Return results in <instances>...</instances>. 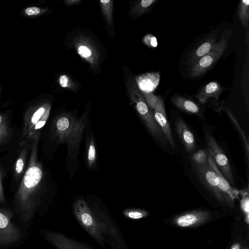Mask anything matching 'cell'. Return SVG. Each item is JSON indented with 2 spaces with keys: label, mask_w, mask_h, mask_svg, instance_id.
I'll list each match as a JSON object with an SVG mask.
<instances>
[{
  "label": "cell",
  "mask_w": 249,
  "mask_h": 249,
  "mask_svg": "<svg viewBox=\"0 0 249 249\" xmlns=\"http://www.w3.org/2000/svg\"><path fill=\"white\" fill-rule=\"evenodd\" d=\"M225 90V88L219 82L211 81L201 87L195 95L200 104H205L211 98L218 99Z\"/></svg>",
  "instance_id": "12"
},
{
  "label": "cell",
  "mask_w": 249,
  "mask_h": 249,
  "mask_svg": "<svg viewBox=\"0 0 249 249\" xmlns=\"http://www.w3.org/2000/svg\"><path fill=\"white\" fill-rule=\"evenodd\" d=\"M100 2L103 4H107L110 2L109 0H101Z\"/></svg>",
  "instance_id": "31"
},
{
  "label": "cell",
  "mask_w": 249,
  "mask_h": 249,
  "mask_svg": "<svg viewBox=\"0 0 249 249\" xmlns=\"http://www.w3.org/2000/svg\"><path fill=\"white\" fill-rule=\"evenodd\" d=\"M51 106L44 104L37 107L25 119V134L29 137L36 134L45 124L50 114Z\"/></svg>",
  "instance_id": "10"
},
{
  "label": "cell",
  "mask_w": 249,
  "mask_h": 249,
  "mask_svg": "<svg viewBox=\"0 0 249 249\" xmlns=\"http://www.w3.org/2000/svg\"><path fill=\"white\" fill-rule=\"evenodd\" d=\"M143 41L145 44L150 48H154L158 46L157 38L152 34H148L144 36Z\"/></svg>",
  "instance_id": "25"
},
{
  "label": "cell",
  "mask_w": 249,
  "mask_h": 249,
  "mask_svg": "<svg viewBox=\"0 0 249 249\" xmlns=\"http://www.w3.org/2000/svg\"></svg>",
  "instance_id": "33"
},
{
  "label": "cell",
  "mask_w": 249,
  "mask_h": 249,
  "mask_svg": "<svg viewBox=\"0 0 249 249\" xmlns=\"http://www.w3.org/2000/svg\"><path fill=\"white\" fill-rule=\"evenodd\" d=\"M231 33L227 29L220 34L213 48L187 70L189 77H200L214 67L226 52Z\"/></svg>",
  "instance_id": "3"
},
{
  "label": "cell",
  "mask_w": 249,
  "mask_h": 249,
  "mask_svg": "<svg viewBox=\"0 0 249 249\" xmlns=\"http://www.w3.org/2000/svg\"><path fill=\"white\" fill-rule=\"evenodd\" d=\"M205 140L207 150L210 154L216 165L230 185H235V182L229 161L214 137L206 132Z\"/></svg>",
  "instance_id": "7"
},
{
  "label": "cell",
  "mask_w": 249,
  "mask_h": 249,
  "mask_svg": "<svg viewBox=\"0 0 249 249\" xmlns=\"http://www.w3.org/2000/svg\"><path fill=\"white\" fill-rule=\"evenodd\" d=\"M220 32L219 27L213 28L192 46L184 61L187 71L213 48L220 35Z\"/></svg>",
  "instance_id": "6"
},
{
  "label": "cell",
  "mask_w": 249,
  "mask_h": 249,
  "mask_svg": "<svg viewBox=\"0 0 249 249\" xmlns=\"http://www.w3.org/2000/svg\"><path fill=\"white\" fill-rule=\"evenodd\" d=\"M1 174L0 172V202L3 203L4 202V193L3 191V188L1 184Z\"/></svg>",
  "instance_id": "30"
},
{
  "label": "cell",
  "mask_w": 249,
  "mask_h": 249,
  "mask_svg": "<svg viewBox=\"0 0 249 249\" xmlns=\"http://www.w3.org/2000/svg\"><path fill=\"white\" fill-rule=\"evenodd\" d=\"M124 213L126 217L133 219H140L147 215L146 212L137 209L126 210L124 211Z\"/></svg>",
  "instance_id": "23"
},
{
  "label": "cell",
  "mask_w": 249,
  "mask_h": 249,
  "mask_svg": "<svg viewBox=\"0 0 249 249\" xmlns=\"http://www.w3.org/2000/svg\"><path fill=\"white\" fill-rule=\"evenodd\" d=\"M13 217L10 209L0 208V247L15 245L21 238V231L12 221Z\"/></svg>",
  "instance_id": "5"
},
{
  "label": "cell",
  "mask_w": 249,
  "mask_h": 249,
  "mask_svg": "<svg viewBox=\"0 0 249 249\" xmlns=\"http://www.w3.org/2000/svg\"><path fill=\"white\" fill-rule=\"evenodd\" d=\"M87 121L85 116L78 120L69 114L60 115L54 121L52 129L53 135L57 142L67 144L68 158L71 159L77 158Z\"/></svg>",
  "instance_id": "2"
},
{
  "label": "cell",
  "mask_w": 249,
  "mask_h": 249,
  "mask_svg": "<svg viewBox=\"0 0 249 249\" xmlns=\"http://www.w3.org/2000/svg\"><path fill=\"white\" fill-rule=\"evenodd\" d=\"M41 9L38 7L31 6L26 8L24 10L25 14L28 16H34L40 14Z\"/></svg>",
  "instance_id": "26"
},
{
  "label": "cell",
  "mask_w": 249,
  "mask_h": 249,
  "mask_svg": "<svg viewBox=\"0 0 249 249\" xmlns=\"http://www.w3.org/2000/svg\"><path fill=\"white\" fill-rule=\"evenodd\" d=\"M24 167V160L23 158H19L16 164V171L18 174L22 173Z\"/></svg>",
  "instance_id": "28"
},
{
  "label": "cell",
  "mask_w": 249,
  "mask_h": 249,
  "mask_svg": "<svg viewBox=\"0 0 249 249\" xmlns=\"http://www.w3.org/2000/svg\"><path fill=\"white\" fill-rule=\"evenodd\" d=\"M170 101L175 107L185 112L193 114H200L201 112L198 104L181 95L178 94L173 95L171 97Z\"/></svg>",
  "instance_id": "17"
},
{
  "label": "cell",
  "mask_w": 249,
  "mask_h": 249,
  "mask_svg": "<svg viewBox=\"0 0 249 249\" xmlns=\"http://www.w3.org/2000/svg\"><path fill=\"white\" fill-rule=\"evenodd\" d=\"M132 99L135 103L137 112L149 132L157 141L165 144V138L155 119L153 110L148 106L142 93L139 89H134Z\"/></svg>",
  "instance_id": "4"
},
{
  "label": "cell",
  "mask_w": 249,
  "mask_h": 249,
  "mask_svg": "<svg viewBox=\"0 0 249 249\" xmlns=\"http://www.w3.org/2000/svg\"><path fill=\"white\" fill-rule=\"evenodd\" d=\"M194 167L199 179L218 200L230 203L232 201L221 190L216 175L208 164L203 166Z\"/></svg>",
  "instance_id": "9"
},
{
  "label": "cell",
  "mask_w": 249,
  "mask_h": 249,
  "mask_svg": "<svg viewBox=\"0 0 249 249\" xmlns=\"http://www.w3.org/2000/svg\"><path fill=\"white\" fill-rule=\"evenodd\" d=\"M42 178L41 166L34 162L26 171L15 199L16 212L22 222L31 221L39 206Z\"/></svg>",
  "instance_id": "1"
},
{
  "label": "cell",
  "mask_w": 249,
  "mask_h": 249,
  "mask_svg": "<svg viewBox=\"0 0 249 249\" xmlns=\"http://www.w3.org/2000/svg\"><path fill=\"white\" fill-rule=\"evenodd\" d=\"M78 53L82 57L84 58L89 57L91 54L90 49L84 46H81L78 48Z\"/></svg>",
  "instance_id": "27"
},
{
  "label": "cell",
  "mask_w": 249,
  "mask_h": 249,
  "mask_svg": "<svg viewBox=\"0 0 249 249\" xmlns=\"http://www.w3.org/2000/svg\"><path fill=\"white\" fill-rule=\"evenodd\" d=\"M69 79L66 75H62L59 78L60 85L63 88H66L68 85Z\"/></svg>",
  "instance_id": "29"
},
{
  "label": "cell",
  "mask_w": 249,
  "mask_h": 249,
  "mask_svg": "<svg viewBox=\"0 0 249 249\" xmlns=\"http://www.w3.org/2000/svg\"><path fill=\"white\" fill-rule=\"evenodd\" d=\"M96 151L94 140L90 139L87 148V161L88 166L91 168L95 166L96 162Z\"/></svg>",
  "instance_id": "22"
},
{
  "label": "cell",
  "mask_w": 249,
  "mask_h": 249,
  "mask_svg": "<svg viewBox=\"0 0 249 249\" xmlns=\"http://www.w3.org/2000/svg\"><path fill=\"white\" fill-rule=\"evenodd\" d=\"M231 249H239V246L238 245L234 246Z\"/></svg>",
  "instance_id": "32"
},
{
  "label": "cell",
  "mask_w": 249,
  "mask_h": 249,
  "mask_svg": "<svg viewBox=\"0 0 249 249\" xmlns=\"http://www.w3.org/2000/svg\"><path fill=\"white\" fill-rule=\"evenodd\" d=\"M74 210L75 215L80 223L97 240H102L100 228L86 202L78 199L75 203Z\"/></svg>",
  "instance_id": "8"
},
{
  "label": "cell",
  "mask_w": 249,
  "mask_h": 249,
  "mask_svg": "<svg viewBox=\"0 0 249 249\" xmlns=\"http://www.w3.org/2000/svg\"><path fill=\"white\" fill-rule=\"evenodd\" d=\"M136 80L142 92L152 93L160 83V74L159 72L145 73L138 76Z\"/></svg>",
  "instance_id": "15"
},
{
  "label": "cell",
  "mask_w": 249,
  "mask_h": 249,
  "mask_svg": "<svg viewBox=\"0 0 249 249\" xmlns=\"http://www.w3.org/2000/svg\"><path fill=\"white\" fill-rule=\"evenodd\" d=\"M9 130L5 119L0 115V143L7 139Z\"/></svg>",
  "instance_id": "24"
},
{
  "label": "cell",
  "mask_w": 249,
  "mask_h": 249,
  "mask_svg": "<svg viewBox=\"0 0 249 249\" xmlns=\"http://www.w3.org/2000/svg\"><path fill=\"white\" fill-rule=\"evenodd\" d=\"M194 166H203L208 164L207 150L200 149L194 153L191 156Z\"/></svg>",
  "instance_id": "21"
},
{
  "label": "cell",
  "mask_w": 249,
  "mask_h": 249,
  "mask_svg": "<svg viewBox=\"0 0 249 249\" xmlns=\"http://www.w3.org/2000/svg\"><path fill=\"white\" fill-rule=\"evenodd\" d=\"M42 233L48 241L59 249H87L58 233L44 230Z\"/></svg>",
  "instance_id": "16"
},
{
  "label": "cell",
  "mask_w": 249,
  "mask_h": 249,
  "mask_svg": "<svg viewBox=\"0 0 249 249\" xmlns=\"http://www.w3.org/2000/svg\"><path fill=\"white\" fill-rule=\"evenodd\" d=\"M237 15L246 33L249 32V0H240L237 8Z\"/></svg>",
  "instance_id": "19"
},
{
  "label": "cell",
  "mask_w": 249,
  "mask_h": 249,
  "mask_svg": "<svg viewBox=\"0 0 249 249\" xmlns=\"http://www.w3.org/2000/svg\"><path fill=\"white\" fill-rule=\"evenodd\" d=\"M222 109L227 114V116L232 122V123L235 126L236 130L238 131V133L239 134L242 141L243 142V144L245 146L246 155L247 159V160H249V139L246 136L243 130L240 126L239 122L236 119L235 116L233 114V112L231 110V109L228 107L223 106Z\"/></svg>",
  "instance_id": "18"
},
{
  "label": "cell",
  "mask_w": 249,
  "mask_h": 249,
  "mask_svg": "<svg viewBox=\"0 0 249 249\" xmlns=\"http://www.w3.org/2000/svg\"><path fill=\"white\" fill-rule=\"evenodd\" d=\"M206 150L208 155V165L214 172L217 180L222 191L232 200L234 198H238V190L230 185L216 165L209 152L207 150Z\"/></svg>",
  "instance_id": "14"
},
{
  "label": "cell",
  "mask_w": 249,
  "mask_h": 249,
  "mask_svg": "<svg viewBox=\"0 0 249 249\" xmlns=\"http://www.w3.org/2000/svg\"><path fill=\"white\" fill-rule=\"evenodd\" d=\"M155 119L161 129L165 139L171 147L175 148V143L173 139L172 130L167 120L164 101L162 98L158 96L153 108Z\"/></svg>",
  "instance_id": "11"
},
{
  "label": "cell",
  "mask_w": 249,
  "mask_h": 249,
  "mask_svg": "<svg viewBox=\"0 0 249 249\" xmlns=\"http://www.w3.org/2000/svg\"><path fill=\"white\" fill-rule=\"evenodd\" d=\"M175 124L177 134L185 150L188 153L193 152L196 148V141L193 134L180 117L176 118Z\"/></svg>",
  "instance_id": "13"
},
{
  "label": "cell",
  "mask_w": 249,
  "mask_h": 249,
  "mask_svg": "<svg viewBox=\"0 0 249 249\" xmlns=\"http://www.w3.org/2000/svg\"><path fill=\"white\" fill-rule=\"evenodd\" d=\"M202 213H187L179 217L177 220V224L182 227L192 226L201 220Z\"/></svg>",
  "instance_id": "20"
}]
</instances>
